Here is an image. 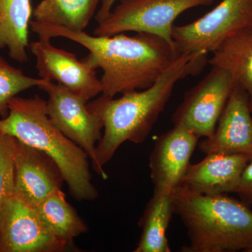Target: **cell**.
<instances>
[{
    "label": "cell",
    "mask_w": 252,
    "mask_h": 252,
    "mask_svg": "<svg viewBox=\"0 0 252 252\" xmlns=\"http://www.w3.org/2000/svg\"><path fill=\"white\" fill-rule=\"evenodd\" d=\"M46 81L28 77L0 56V116H7L10 101L14 97L31 88L39 87Z\"/></svg>",
    "instance_id": "obj_20"
},
{
    "label": "cell",
    "mask_w": 252,
    "mask_h": 252,
    "mask_svg": "<svg viewBox=\"0 0 252 252\" xmlns=\"http://www.w3.org/2000/svg\"><path fill=\"white\" fill-rule=\"evenodd\" d=\"M212 54L207 63L226 71L235 85L248 94L252 113V22L225 39Z\"/></svg>",
    "instance_id": "obj_15"
},
{
    "label": "cell",
    "mask_w": 252,
    "mask_h": 252,
    "mask_svg": "<svg viewBox=\"0 0 252 252\" xmlns=\"http://www.w3.org/2000/svg\"><path fill=\"white\" fill-rule=\"evenodd\" d=\"M252 22V0H221L193 22L175 26L172 40L178 54L207 56Z\"/></svg>",
    "instance_id": "obj_6"
},
{
    "label": "cell",
    "mask_w": 252,
    "mask_h": 252,
    "mask_svg": "<svg viewBox=\"0 0 252 252\" xmlns=\"http://www.w3.org/2000/svg\"><path fill=\"white\" fill-rule=\"evenodd\" d=\"M175 206L172 194L154 193L140 220L142 235L135 252H170L166 233Z\"/></svg>",
    "instance_id": "obj_17"
},
{
    "label": "cell",
    "mask_w": 252,
    "mask_h": 252,
    "mask_svg": "<svg viewBox=\"0 0 252 252\" xmlns=\"http://www.w3.org/2000/svg\"><path fill=\"white\" fill-rule=\"evenodd\" d=\"M230 193H236L246 205H252V160L244 167Z\"/></svg>",
    "instance_id": "obj_22"
},
{
    "label": "cell",
    "mask_w": 252,
    "mask_h": 252,
    "mask_svg": "<svg viewBox=\"0 0 252 252\" xmlns=\"http://www.w3.org/2000/svg\"><path fill=\"white\" fill-rule=\"evenodd\" d=\"M214 0H120L108 16L94 28L96 36H112L126 32L154 34L175 47V21L185 11L212 4Z\"/></svg>",
    "instance_id": "obj_5"
},
{
    "label": "cell",
    "mask_w": 252,
    "mask_h": 252,
    "mask_svg": "<svg viewBox=\"0 0 252 252\" xmlns=\"http://www.w3.org/2000/svg\"><path fill=\"white\" fill-rule=\"evenodd\" d=\"M39 38L29 46L35 57L39 77L56 82L88 101L102 94V84L95 69L73 53L53 45L51 38Z\"/></svg>",
    "instance_id": "obj_10"
},
{
    "label": "cell",
    "mask_w": 252,
    "mask_h": 252,
    "mask_svg": "<svg viewBox=\"0 0 252 252\" xmlns=\"http://www.w3.org/2000/svg\"><path fill=\"white\" fill-rule=\"evenodd\" d=\"M38 88L48 94L46 111L51 122L84 150L97 173L96 147L103 132L100 118L89 109L87 99L56 83L46 80Z\"/></svg>",
    "instance_id": "obj_8"
},
{
    "label": "cell",
    "mask_w": 252,
    "mask_h": 252,
    "mask_svg": "<svg viewBox=\"0 0 252 252\" xmlns=\"http://www.w3.org/2000/svg\"><path fill=\"white\" fill-rule=\"evenodd\" d=\"M36 208L55 235L68 245L88 231L87 225L66 200L62 189L51 193Z\"/></svg>",
    "instance_id": "obj_19"
},
{
    "label": "cell",
    "mask_w": 252,
    "mask_h": 252,
    "mask_svg": "<svg viewBox=\"0 0 252 252\" xmlns=\"http://www.w3.org/2000/svg\"><path fill=\"white\" fill-rule=\"evenodd\" d=\"M175 214L187 230L184 252H233L252 245V211L227 193L205 195L178 187L172 193Z\"/></svg>",
    "instance_id": "obj_4"
},
{
    "label": "cell",
    "mask_w": 252,
    "mask_h": 252,
    "mask_svg": "<svg viewBox=\"0 0 252 252\" xmlns=\"http://www.w3.org/2000/svg\"><path fill=\"white\" fill-rule=\"evenodd\" d=\"M16 139L0 132V212L14 195Z\"/></svg>",
    "instance_id": "obj_21"
},
{
    "label": "cell",
    "mask_w": 252,
    "mask_h": 252,
    "mask_svg": "<svg viewBox=\"0 0 252 252\" xmlns=\"http://www.w3.org/2000/svg\"><path fill=\"white\" fill-rule=\"evenodd\" d=\"M198 139L180 126H174L158 137L149 158L154 193L168 195L178 188Z\"/></svg>",
    "instance_id": "obj_11"
},
{
    "label": "cell",
    "mask_w": 252,
    "mask_h": 252,
    "mask_svg": "<svg viewBox=\"0 0 252 252\" xmlns=\"http://www.w3.org/2000/svg\"><path fill=\"white\" fill-rule=\"evenodd\" d=\"M252 114L248 94L235 85L213 135L199 144L200 150L242 154L252 160Z\"/></svg>",
    "instance_id": "obj_13"
},
{
    "label": "cell",
    "mask_w": 252,
    "mask_h": 252,
    "mask_svg": "<svg viewBox=\"0 0 252 252\" xmlns=\"http://www.w3.org/2000/svg\"><path fill=\"white\" fill-rule=\"evenodd\" d=\"M67 246L35 207L14 195L6 200L0 212V252H60Z\"/></svg>",
    "instance_id": "obj_9"
},
{
    "label": "cell",
    "mask_w": 252,
    "mask_h": 252,
    "mask_svg": "<svg viewBox=\"0 0 252 252\" xmlns=\"http://www.w3.org/2000/svg\"><path fill=\"white\" fill-rule=\"evenodd\" d=\"M0 132L52 159L75 200L89 201L98 197L92 183L89 156L53 124L46 100L37 94L28 98L16 96L11 99L7 116L0 119Z\"/></svg>",
    "instance_id": "obj_3"
},
{
    "label": "cell",
    "mask_w": 252,
    "mask_h": 252,
    "mask_svg": "<svg viewBox=\"0 0 252 252\" xmlns=\"http://www.w3.org/2000/svg\"><path fill=\"white\" fill-rule=\"evenodd\" d=\"M250 160L242 154H207L201 161L189 165L179 187L205 195L230 193Z\"/></svg>",
    "instance_id": "obj_14"
},
{
    "label": "cell",
    "mask_w": 252,
    "mask_h": 252,
    "mask_svg": "<svg viewBox=\"0 0 252 252\" xmlns=\"http://www.w3.org/2000/svg\"><path fill=\"white\" fill-rule=\"evenodd\" d=\"M234 86L226 71L212 67L201 81L186 92L172 114L174 126L184 127L198 138L211 137Z\"/></svg>",
    "instance_id": "obj_7"
},
{
    "label": "cell",
    "mask_w": 252,
    "mask_h": 252,
    "mask_svg": "<svg viewBox=\"0 0 252 252\" xmlns=\"http://www.w3.org/2000/svg\"><path fill=\"white\" fill-rule=\"evenodd\" d=\"M117 1V0H101L100 7L95 15V20L97 23L102 22L108 16L114 3Z\"/></svg>",
    "instance_id": "obj_23"
},
{
    "label": "cell",
    "mask_w": 252,
    "mask_h": 252,
    "mask_svg": "<svg viewBox=\"0 0 252 252\" xmlns=\"http://www.w3.org/2000/svg\"><path fill=\"white\" fill-rule=\"evenodd\" d=\"M32 14L31 0H0V49L18 63L28 61Z\"/></svg>",
    "instance_id": "obj_16"
},
{
    "label": "cell",
    "mask_w": 252,
    "mask_h": 252,
    "mask_svg": "<svg viewBox=\"0 0 252 252\" xmlns=\"http://www.w3.org/2000/svg\"><path fill=\"white\" fill-rule=\"evenodd\" d=\"M54 160L35 148L16 140L14 195L33 207L40 205L64 182Z\"/></svg>",
    "instance_id": "obj_12"
},
{
    "label": "cell",
    "mask_w": 252,
    "mask_h": 252,
    "mask_svg": "<svg viewBox=\"0 0 252 252\" xmlns=\"http://www.w3.org/2000/svg\"><path fill=\"white\" fill-rule=\"evenodd\" d=\"M31 28L39 37L66 38L86 48L89 54L83 60L102 69L101 94L109 97L147 89L180 56L166 41L147 33L91 35L35 20Z\"/></svg>",
    "instance_id": "obj_1"
},
{
    "label": "cell",
    "mask_w": 252,
    "mask_h": 252,
    "mask_svg": "<svg viewBox=\"0 0 252 252\" xmlns=\"http://www.w3.org/2000/svg\"><path fill=\"white\" fill-rule=\"evenodd\" d=\"M208 62L207 56L181 54L152 86L130 91L119 98L101 94L88 107L103 123V132L96 147L97 174L107 180L104 166L126 142L143 143L171 97L176 84L197 75Z\"/></svg>",
    "instance_id": "obj_2"
},
{
    "label": "cell",
    "mask_w": 252,
    "mask_h": 252,
    "mask_svg": "<svg viewBox=\"0 0 252 252\" xmlns=\"http://www.w3.org/2000/svg\"><path fill=\"white\" fill-rule=\"evenodd\" d=\"M245 252H252V245L245 250Z\"/></svg>",
    "instance_id": "obj_24"
},
{
    "label": "cell",
    "mask_w": 252,
    "mask_h": 252,
    "mask_svg": "<svg viewBox=\"0 0 252 252\" xmlns=\"http://www.w3.org/2000/svg\"><path fill=\"white\" fill-rule=\"evenodd\" d=\"M101 0H41L33 16L39 22L84 32L95 14Z\"/></svg>",
    "instance_id": "obj_18"
}]
</instances>
